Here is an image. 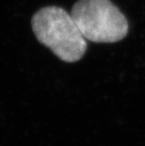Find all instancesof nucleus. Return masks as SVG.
I'll use <instances>...</instances> for the list:
<instances>
[{
    "mask_svg": "<svg viewBox=\"0 0 145 146\" xmlns=\"http://www.w3.org/2000/svg\"><path fill=\"white\" fill-rule=\"evenodd\" d=\"M37 40L66 62H75L87 50V41L71 13L56 6L44 7L33 15Z\"/></svg>",
    "mask_w": 145,
    "mask_h": 146,
    "instance_id": "1",
    "label": "nucleus"
},
{
    "mask_svg": "<svg viewBox=\"0 0 145 146\" xmlns=\"http://www.w3.org/2000/svg\"><path fill=\"white\" fill-rule=\"evenodd\" d=\"M71 15L85 37L93 42H116L128 33V22L109 0H79Z\"/></svg>",
    "mask_w": 145,
    "mask_h": 146,
    "instance_id": "2",
    "label": "nucleus"
}]
</instances>
